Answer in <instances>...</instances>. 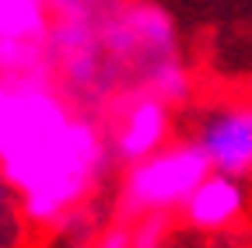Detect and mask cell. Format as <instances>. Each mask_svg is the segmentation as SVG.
<instances>
[{
	"mask_svg": "<svg viewBox=\"0 0 252 248\" xmlns=\"http://www.w3.org/2000/svg\"><path fill=\"white\" fill-rule=\"evenodd\" d=\"M112 171L102 119L53 77L0 84V175L35 234H84Z\"/></svg>",
	"mask_w": 252,
	"mask_h": 248,
	"instance_id": "cell-1",
	"label": "cell"
},
{
	"mask_svg": "<svg viewBox=\"0 0 252 248\" xmlns=\"http://www.w3.org/2000/svg\"><path fill=\"white\" fill-rule=\"evenodd\" d=\"M210 175V165L193 147L189 137L172 140L165 150L123 168L116 189V220L140 224V220H172L193 199L200 182Z\"/></svg>",
	"mask_w": 252,
	"mask_h": 248,
	"instance_id": "cell-2",
	"label": "cell"
},
{
	"mask_svg": "<svg viewBox=\"0 0 252 248\" xmlns=\"http://www.w3.org/2000/svg\"><path fill=\"white\" fill-rule=\"evenodd\" d=\"M98 119L105 130L112 165H119V168H130V165L151 158V154L165 150L172 140H179L175 105H168L158 95H147V91L116 98Z\"/></svg>",
	"mask_w": 252,
	"mask_h": 248,
	"instance_id": "cell-3",
	"label": "cell"
},
{
	"mask_svg": "<svg viewBox=\"0 0 252 248\" xmlns=\"http://www.w3.org/2000/svg\"><path fill=\"white\" fill-rule=\"evenodd\" d=\"M189 140L203 154L214 175L252 178V95H228L207 102L193 122Z\"/></svg>",
	"mask_w": 252,
	"mask_h": 248,
	"instance_id": "cell-4",
	"label": "cell"
},
{
	"mask_svg": "<svg viewBox=\"0 0 252 248\" xmlns=\"http://www.w3.org/2000/svg\"><path fill=\"white\" fill-rule=\"evenodd\" d=\"M245 213H249V185L238 182V178L210 171L179 217L189 231L224 234V231H231L235 224L245 220Z\"/></svg>",
	"mask_w": 252,
	"mask_h": 248,
	"instance_id": "cell-5",
	"label": "cell"
},
{
	"mask_svg": "<svg viewBox=\"0 0 252 248\" xmlns=\"http://www.w3.org/2000/svg\"><path fill=\"white\" fill-rule=\"evenodd\" d=\"M35 231L28 227L21 199L14 193V185L0 175V248H28Z\"/></svg>",
	"mask_w": 252,
	"mask_h": 248,
	"instance_id": "cell-6",
	"label": "cell"
},
{
	"mask_svg": "<svg viewBox=\"0 0 252 248\" xmlns=\"http://www.w3.org/2000/svg\"><path fill=\"white\" fill-rule=\"evenodd\" d=\"M81 248H133V224L126 220H109L94 231Z\"/></svg>",
	"mask_w": 252,
	"mask_h": 248,
	"instance_id": "cell-7",
	"label": "cell"
},
{
	"mask_svg": "<svg viewBox=\"0 0 252 248\" xmlns=\"http://www.w3.org/2000/svg\"><path fill=\"white\" fill-rule=\"evenodd\" d=\"M168 220H140L133 224V248H168Z\"/></svg>",
	"mask_w": 252,
	"mask_h": 248,
	"instance_id": "cell-8",
	"label": "cell"
},
{
	"mask_svg": "<svg viewBox=\"0 0 252 248\" xmlns=\"http://www.w3.org/2000/svg\"><path fill=\"white\" fill-rule=\"evenodd\" d=\"M53 11H70V7H84V4H102V0H49Z\"/></svg>",
	"mask_w": 252,
	"mask_h": 248,
	"instance_id": "cell-9",
	"label": "cell"
}]
</instances>
